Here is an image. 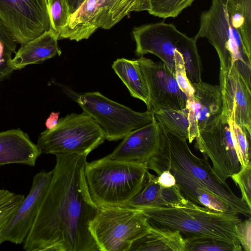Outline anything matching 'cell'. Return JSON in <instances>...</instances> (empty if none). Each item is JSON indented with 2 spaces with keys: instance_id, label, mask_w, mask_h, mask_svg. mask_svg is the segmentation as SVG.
<instances>
[{
  "instance_id": "6da1fadb",
  "label": "cell",
  "mask_w": 251,
  "mask_h": 251,
  "mask_svg": "<svg viewBox=\"0 0 251 251\" xmlns=\"http://www.w3.org/2000/svg\"><path fill=\"white\" fill-rule=\"evenodd\" d=\"M50 184L33 226L23 243L26 251H97L89 229L99 207L85 176L86 155L57 154Z\"/></svg>"
},
{
  "instance_id": "4dcf8cb0",
  "label": "cell",
  "mask_w": 251,
  "mask_h": 251,
  "mask_svg": "<svg viewBox=\"0 0 251 251\" xmlns=\"http://www.w3.org/2000/svg\"><path fill=\"white\" fill-rule=\"evenodd\" d=\"M230 125L241 168L243 167L251 161V132L236 124L231 119Z\"/></svg>"
},
{
  "instance_id": "d590c367",
  "label": "cell",
  "mask_w": 251,
  "mask_h": 251,
  "mask_svg": "<svg viewBox=\"0 0 251 251\" xmlns=\"http://www.w3.org/2000/svg\"><path fill=\"white\" fill-rule=\"evenodd\" d=\"M0 41L12 52H15L17 43L11 33L0 20Z\"/></svg>"
},
{
  "instance_id": "9a60e30c",
  "label": "cell",
  "mask_w": 251,
  "mask_h": 251,
  "mask_svg": "<svg viewBox=\"0 0 251 251\" xmlns=\"http://www.w3.org/2000/svg\"><path fill=\"white\" fill-rule=\"evenodd\" d=\"M192 84L194 89L193 97L187 100L186 105L189 112L190 143L195 140L201 130L223 111V98L219 85L202 81Z\"/></svg>"
},
{
  "instance_id": "ba28073f",
  "label": "cell",
  "mask_w": 251,
  "mask_h": 251,
  "mask_svg": "<svg viewBox=\"0 0 251 251\" xmlns=\"http://www.w3.org/2000/svg\"><path fill=\"white\" fill-rule=\"evenodd\" d=\"M64 92L75 101L102 129L105 140L123 139L133 130L151 123L155 118L148 110L140 112L114 101L99 92L77 93L65 87Z\"/></svg>"
},
{
  "instance_id": "4316f807",
  "label": "cell",
  "mask_w": 251,
  "mask_h": 251,
  "mask_svg": "<svg viewBox=\"0 0 251 251\" xmlns=\"http://www.w3.org/2000/svg\"><path fill=\"white\" fill-rule=\"evenodd\" d=\"M185 251H242L240 244L210 238L184 237Z\"/></svg>"
},
{
  "instance_id": "83f0119b",
  "label": "cell",
  "mask_w": 251,
  "mask_h": 251,
  "mask_svg": "<svg viewBox=\"0 0 251 251\" xmlns=\"http://www.w3.org/2000/svg\"><path fill=\"white\" fill-rule=\"evenodd\" d=\"M148 12L153 16L166 19L177 17L194 0H148Z\"/></svg>"
},
{
  "instance_id": "74e56055",
  "label": "cell",
  "mask_w": 251,
  "mask_h": 251,
  "mask_svg": "<svg viewBox=\"0 0 251 251\" xmlns=\"http://www.w3.org/2000/svg\"><path fill=\"white\" fill-rule=\"evenodd\" d=\"M59 112L50 113L45 122V126L47 129L50 130L56 126L59 120Z\"/></svg>"
},
{
  "instance_id": "836d02e7",
  "label": "cell",
  "mask_w": 251,
  "mask_h": 251,
  "mask_svg": "<svg viewBox=\"0 0 251 251\" xmlns=\"http://www.w3.org/2000/svg\"><path fill=\"white\" fill-rule=\"evenodd\" d=\"M236 237L244 251H251V218L241 220L235 227Z\"/></svg>"
},
{
  "instance_id": "d4e9b609",
  "label": "cell",
  "mask_w": 251,
  "mask_h": 251,
  "mask_svg": "<svg viewBox=\"0 0 251 251\" xmlns=\"http://www.w3.org/2000/svg\"><path fill=\"white\" fill-rule=\"evenodd\" d=\"M196 42L194 38L183 33L177 46L183 57L187 77L192 84L202 81V64Z\"/></svg>"
},
{
  "instance_id": "ffe728a7",
  "label": "cell",
  "mask_w": 251,
  "mask_h": 251,
  "mask_svg": "<svg viewBox=\"0 0 251 251\" xmlns=\"http://www.w3.org/2000/svg\"><path fill=\"white\" fill-rule=\"evenodd\" d=\"M185 250L184 237L178 230L151 225L150 231L135 241L131 245L129 251Z\"/></svg>"
},
{
  "instance_id": "cb8c5ba5",
  "label": "cell",
  "mask_w": 251,
  "mask_h": 251,
  "mask_svg": "<svg viewBox=\"0 0 251 251\" xmlns=\"http://www.w3.org/2000/svg\"><path fill=\"white\" fill-rule=\"evenodd\" d=\"M233 27L239 33L247 54L251 56V0H225Z\"/></svg>"
},
{
  "instance_id": "f546056e",
  "label": "cell",
  "mask_w": 251,
  "mask_h": 251,
  "mask_svg": "<svg viewBox=\"0 0 251 251\" xmlns=\"http://www.w3.org/2000/svg\"><path fill=\"white\" fill-rule=\"evenodd\" d=\"M25 197L24 195L8 190L0 189V237L5 226L17 210Z\"/></svg>"
},
{
  "instance_id": "ac0fdd59",
  "label": "cell",
  "mask_w": 251,
  "mask_h": 251,
  "mask_svg": "<svg viewBox=\"0 0 251 251\" xmlns=\"http://www.w3.org/2000/svg\"><path fill=\"white\" fill-rule=\"evenodd\" d=\"M41 154L37 145L20 129L0 132V166L11 164L34 166Z\"/></svg>"
},
{
  "instance_id": "52a82bcc",
  "label": "cell",
  "mask_w": 251,
  "mask_h": 251,
  "mask_svg": "<svg viewBox=\"0 0 251 251\" xmlns=\"http://www.w3.org/2000/svg\"><path fill=\"white\" fill-rule=\"evenodd\" d=\"M105 140L100 127L83 112L59 119L55 127L40 133L36 145L41 154L87 156Z\"/></svg>"
},
{
  "instance_id": "277c9868",
  "label": "cell",
  "mask_w": 251,
  "mask_h": 251,
  "mask_svg": "<svg viewBox=\"0 0 251 251\" xmlns=\"http://www.w3.org/2000/svg\"><path fill=\"white\" fill-rule=\"evenodd\" d=\"M138 209L151 225L177 230L185 237L210 238L240 244L235 227L241 219L235 213L216 211L191 201L183 206Z\"/></svg>"
},
{
  "instance_id": "4fadbf2b",
  "label": "cell",
  "mask_w": 251,
  "mask_h": 251,
  "mask_svg": "<svg viewBox=\"0 0 251 251\" xmlns=\"http://www.w3.org/2000/svg\"><path fill=\"white\" fill-rule=\"evenodd\" d=\"M182 33L174 24L163 21L134 27L136 54L156 55L175 74V54Z\"/></svg>"
},
{
  "instance_id": "1f68e13d",
  "label": "cell",
  "mask_w": 251,
  "mask_h": 251,
  "mask_svg": "<svg viewBox=\"0 0 251 251\" xmlns=\"http://www.w3.org/2000/svg\"><path fill=\"white\" fill-rule=\"evenodd\" d=\"M230 178L240 188L241 199L251 208V162L241 167Z\"/></svg>"
},
{
  "instance_id": "7c38bea8",
  "label": "cell",
  "mask_w": 251,
  "mask_h": 251,
  "mask_svg": "<svg viewBox=\"0 0 251 251\" xmlns=\"http://www.w3.org/2000/svg\"><path fill=\"white\" fill-rule=\"evenodd\" d=\"M53 173V170L41 171L34 176L28 194L3 228L0 245L5 242L16 245L24 243L33 226Z\"/></svg>"
},
{
  "instance_id": "2e32d148",
  "label": "cell",
  "mask_w": 251,
  "mask_h": 251,
  "mask_svg": "<svg viewBox=\"0 0 251 251\" xmlns=\"http://www.w3.org/2000/svg\"><path fill=\"white\" fill-rule=\"evenodd\" d=\"M160 141L158 123L155 118L151 123L127 134L107 156L114 160L148 163L158 152Z\"/></svg>"
},
{
  "instance_id": "7a4b0ae2",
  "label": "cell",
  "mask_w": 251,
  "mask_h": 251,
  "mask_svg": "<svg viewBox=\"0 0 251 251\" xmlns=\"http://www.w3.org/2000/svg\"><path fill=\"white\" fill-rule=\"evenodd\" d=\"M158 123L160 147L158 152L148 162L149 170L157 175L165 170L179 172L221 199L236 214L250 217L251 208L233 193L226 181L217 176L207 159L197 156L186 139Z\"/></svg>"
},
{
  "instance_id": "30bf717a",
  "label": "cell",
  "mask_w": 251,
  "mask_h": 251,
  "mask_svg": "<svg viewBox=\"0 0 251 251\" xmlns=\"http://www.w3.org/2000/svg\"><path fill=\"white\" fill-rule=\"evenodd\" d=\"M0 20L23 45L50 29L47 0H0Z\"/></svg>"
},
{
  "instance_id": "f1b7e54d",
  "label": "cell",
  "mask_w": 251,
  "mask_h": 251,
  "mask_svg": "<svg viewBox=\"0 0 251 251\" xmlns=\"http://www.w3.org/2000/svg\"><path fill=\"white\" fill-rule=\"evenodd\" d=\"M50 28L59 35L67 25L71 12L66 0H47Z\"/></svg>"
},
{
  "instance_id": "5b68a950",
  "label": "cell",
  "mask_w": 251,
  "mask_h": 251,
  "mask_svg": "<svg viewBox=\"0 0 251 251\" xmlns=\"http://www.w3.org/2000/svg\"><path fill=\"white\" fill-rule=\"evenodd\" d=\"M193 38L196 41L205 38L213 46L220 60V73L227 72L234 65L251 85V56L231 24L225 0H212L209 8L201 14L200 28Z\"/></svg>"
},
{
  "instance_id": "44dd1931",
  "label": "cell",
  "mask_w": 251,
  "mask_h": 251,
  "mask_svg": "<svg viewBox=\"0 0 251 251\" xmlns=\"http://www.w3.org/2000/svg\"><path fill=\"white\" fill-rule=\"evenodd\" d=\"M169 171L174 176L180 191L188 201L216 211L235 213L225 201L195 180L179 172Z\"/></svg>"
},
{
  "instance_id": "8fae6325",
  "label": "cell",
  "mask_w": 251,
  "mask_h": 251,
  "mask_svg": "<svg viewBox=\"0 0 251 251\" xmlns=\"http://www.w3.org/2000/svg\"><path fill=\"white\" fill-rule=\"evenodd\" d=\"M137 60L148 87L147 110L154 113L163 109L181 110L186 107L188 99L164 63L154 62L143 56Z\"/></svg>"
},
{
  "instance_id": "603a6c76",
  "label": "cell",
  "mask_w": 251,
  "mask_h": 251,
  "mask_svg": "<svg viewBox=\"0 0 251 251\" xmlns=\"http://www.w3.org/2000/svg\"><path fill=\"white\" fill-rule=\"evenodd\" d=\"M112 68L128 89L131 96L148 105L149 93L147 83L137 59L118 58Z\"/></svg>"
},
{
  "instance_id": "e575fe53",
  "label": "cell",
  "mask_w": 251,
  "mask_h": 251,
  "mask_svg": "<svg viewBox=\"0 0 251 251\" xmlns=\"http://www.w3.org/2000/svg\"><path fill=\"white\" fill-rule=\"evenodd\" d=\"M12 53L0 41V81L7 78L14 71L11 64Z\"/></svg>"
},
{
  "instance_id": "f35d334b",
  "label": "cell",
  "mask_w": 251,
  "mask_h": 251,
  "mask_svg": "<svg viewBox=\"0 0 251 251\" xmlns=\"http://www.w3.org/2000/svg\"><path fill=\"white\" fill-rule=\"evenodd\" d=\"M85 0H66L70 8L71 14L74 13Z\"/></svg>"
},
{
  "instance_id": "9c48e42d",
  "label": "cell",
  "mask_w": 251,
  "mask_h": 251,
  "mask_svg": "<svg viewBox=\"0 0 251 251\" xmlns=\"http://www.w3.org/2000/svg\"><path fill=\"white\" fill-rule=\"evenodd\" d=\"M230 122V115L223 109L222 113L201 130L195 139V147L205 158L210 159L214 172L222 181L241 169Z\"/></svg>"
},
{
  "instance_id": "484cf974",
  "label": "cell",
  "mask_w": 251,
  "mask_h": 251,
  "mask_svg": "<svg viewBox=\"0 0 251 251\" xmlns=\"http://www.w3.org/2000/svg\"><path fill=\"white\" fill-rule=\"evenodd\" d=\"M153 114L156 120L170 131L189 140L190 123L186 107L181 110L163 109Z\"/></svg>"
},
{
  "instance_id": "d6986e66",
  "label": "cell",
  "mask_w": 251,
  "mask_h": 251,
  "mask_svg": "<svg viewBox=\"0 0 251 251\" xmlns=\"http://www.w3.org/2000/svg\"><path fill=\"white\" fill-rule=\"evenodd\" d=\"M58 34L50 28L39 36L21 45L12 58L11 64L14 70L21 69L27 65L41 63L56 55L61 51L58 45Z\"/></svg>"
},
{
  "instance_id": "d6a6232c",
  "label": "cell",
  "mask_w": 251,
  "mask_h": 251,
  "mask_svg": "<svg viewBox=\"0 0 251 251\" xmlns=\"http://www.w3.org/2000/svg\"><path fill=\"white\" fill-rule=\"evenodd\" d=\"M174 75L180 90L188 99L192 98L193 97L194 89L187 77L183 57L178 49L176 50L175 54Z\"/></svg>"
},
{
  "instance_id": "5bb4252c",
  "label": "cell",
  "mask_w": 251,
  "mask_h": 251,
  "mask_svg": "<svg viewBox=\"0 0 251 251\" xmlns=\"http://www.w3.org/2000/svg\"><path fill=\"white\" fill-rule=\"evenodd\" d=\"M223 109L237 125L251 132V86L234 65L225 73L219 74Z\"/></svg>"
},
{
  "instance_id": "7402d4cb",
  "label": "cell",
  "mask_w": 251,
  "mask_h": 251,
  "mask_svg": "<svg viewBox=\"0 0 251 251\" xmlns=\"http://www.w3.org/2000/svg\"><path fill=\"white\" fill-rule=\"evenodd\" d=\"M98 28L108 29L133 11H148V0H98Z\"/></svg>"
},
{
  "instance_id": "8992f818",
  "label": "cell",
  "mask_w": 251,
  "mask_h": 251,
  "mask_svg": "<svg viewBox=\"0 0 251 251\" xmlns=\"http://www.w3.org/2000/svg\"><path fill=\"white\" fill-rule=\"evenodd\" d=\"M151 228L140 209L126 206L99 207L89 226L100 251H129L132 243Z\"/></svg>"
},
{
  "instance_id": "3957f363",
  "label": "cell",
  "mask_w": 251,
  "mask_h": 251,
  "mask_svg": "<svg viewBox=\"0 0 251 251\" xmlns=\"http://www.w3.org/2000/svg\"><path fill=\"white\" fill-rule=\"evenodd\" d=\"M148 163L114 160L107 155L86 162L85 176L92 198L98 206H123L143 188Z\"/></svg>"
},
{
  "instance_id": "8d00e7d4",
  "label": "cell",
  "mask_w": 251,
  "mask_h": 251,
  "mask_svg": "<svg viewBox=\"0 0 251 251\" xmlns=\"http://www.w3.org/2000/svg\"><path fill=\"white\" fill-rule=\"evenodd\" d=\"M157 181L161 186L171 187L176 185L174 176L169 170H165L157 176Z\"/></svg>"
},
{
  "instance_id": "e0dca14e",
  "label": "cell",
  "mask_w": 251,
  "mask_h": 251,
  "mask_svg": "<svg viewBox=\"0 0 251 251\" xmlns=\"http://www.w3.org/2000/svg\"><path fill=\"white\" fill-rule=\"evenodd\" d=\"M190 202L182 194L177 184L171 187L162 186L157 182V176L148 172L142 189L123 206L136 209L171 207L186 206Z\"/></svg>"
}]
</instances>
